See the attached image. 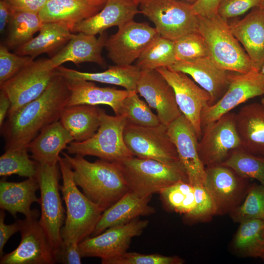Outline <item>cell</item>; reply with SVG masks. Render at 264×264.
<instances>
[{
    "mask_svg": "<svg viewBox=\"0 0 264 264\" xmlns=\"http://www.w3.org/2000/svg\"><path fill=\"white\" fill-rule=\"evenodd\" d=\"M70 97L68 81L57 71L39 97L8 116L0 127L5 150L28 149L43 128L59 120Z\"/></svg>",
    "mask_w": 264,
    "mask_h": 264,
    "instance_id": "cell-1",
    "label": "cell"
},
{
    "mask_svg": "<svg viewBox=\"0 0 264 264\" xmlns=\"http://www.w3.org/2000/svg\"><path fill=\"white\" fill-rule=\"evenodd\" d=\"M62 154L72 169L76 185L105 210L129 191L118 163L101 159L91 162L80 155Z\"/></svg>",
    "mask_w": 264,
    "mask_h": 264,
    "instance_id": "cell-2",
    "label": "cell"
},
{
    "mask_svg": "<svg viewBox=\"0 0 264 264\" xmlns=\"http://www.w3.org/2000/svg\"><path fill=\"white\" fill-rule=\"evenodd\" d=\"M58 164L63 180L60 190L66 207L61 244L79 243L92 234L105 210L80 191L74 181L72 169L64 157H60Z\"/></svg>",
    "mask_w": 264,
    "mask_h": 264,
    "instance_id": "cell-3",
    "label": "cell"
},
{
    "mask_svg": "<svg viewBox=\"0 0 264 264\" xmlns=\"http://www.w3.org/2000/svg\"><path fill=\"white\" fill-rule=\"evenodd\" d=\"M198 31L205 40L209 56L222 69L238 73L258 71L233 34L227 20L218 14L210 18L198 16Z\"/></svg>",
    "mask_w": 264,
    "mask_h": 264,
    "instance_id": "cell-4",
    "label": "cell"
},
{
    "mask_svg": "<svg viewBox=\"0 0 264 264\" xmlns=\"http://www.w3.org/2000/svg\"><path fill=\"white\" fill-rule=\"evenodd\" d=\"M117 163L129 191L140 196H152L179 181L189 182L180 163L168 164L135 156Z\"/></svg>",
    "mask_w": 264,
    "mask_h": 264,
    "instance_id": "cell-5",
    "label": "cell"
},
{
    "mask_svg": "<svg viewBox=\"0 0 264 264\" xmlns=\"http://www.w3.org/2000/svg\"><path fill=\"white\" fill-rule=\"evenodd\" d=\"M100 113V123L96 132L85 141H72L66 148L67 154L94 156L112 162H119L133 156L124 140L126 118L122 115H109L101 109Z\"/></svg>",
    "mask_w": 264,
    "mask_h": 264,
    "instance_id": "cell-6",
    "label": "cell"
},
{
    "mask_svg": "<svg viewBox=\"0 0 264 264\" xmlns=\"http://www.w3.org/2000/svg\"><path fill=\"white\" fill-rule=\"evenodd\" d=\"M139 10L161 36L173 41L198 31V16L192 4L182 0H148L140 5Z\"/></svg>",
    "mask_w": 264,
    "mask_h": 264,
    "instance_id": "cell-7",
    "label": "cell"
},
{
    "mask_svg": "<svg viewBox=\"0 0 264 264\" xmlns=\"http://www.w3.org/2000/svg\"><path fill=\"white\" fill-rule=\"evenodd\" d=\"M58 164H38L36 176L41 195L39 222L56 251L62 242L61 229L66 219L59 193Z\"/></svg>",
    "mask_w": 264,
    "mask_h": 264,
    "instance_id": "cell-8",
    "label": "cell"
},
{
    "mask_svg": "<svg viewBox=\"0 0 264 264\" xmlns=\"http://www.w3.org/2000/svg\"><path fill=\"white\" fill-rule=\"evenodd\" d=\"M57 73L50 59L40 58L0 85L11 102L8 116L39 97Z\"/></svg>",
    "mask_w": 264,
    "mask_h": 264,
    "instance_id": "cell-9",
    "label": "cell"
},
{
    "mask_svg": "<svg viewBox=\"0 0 264 264\" xmlns=\"http://www.w3.org/2000/svg\"><path fill=\"white\" fill-rule=\"evenodd\" d=\"M123 137L126 146L133 156L168 164L180 163L176 146L168 133L167 126L162 124L143 127L127 123Z\"/></svg>",
    "mask_w": 264,
    "mask_h": 264,
    "instance_id": "cell-10",
    "label": "cell"
},
{
    "mask_svg": "<svg viewBox=\"0 0 264 264\" xmlns=\"http://www.w3.org/2000/svg\"><path fill=\"white\" fill-rule=\"evenodd\" d=\"M38 210L21 220V240L17 247L0 257V264H54L56 251L41 226Z\"/></svg>",
    "mask_w": 264,
    "mask_h": 264,
    "instance_id": "cell-11",
    "label": "cell"
},
{
    "mask_svg": "<svg viewBox=\"0 0 264 264\" xmlns=\"http://www.w3.org/2000/svg\"><path fill=\"white\" fill-rule=\"evenodd\" d=\"M251 184L231 168L222 165L205 167L204 186L214 203L216 215L229 214L244 199Z\"/></svg>",
    "mask_w": 264,
    "mask_h": 264,
    "instance_id": "cell-12",
    "label": "cell"
},
{
    "mask_svg": "<svg viewBox=\"0 0 264 264\" xmlns=\"http://www.w3.org/2000/svg\"><path fill=\"white\" fill-rule=\"evenodd\" d=\"M264 95V75L257 70L245 73L230 72L229 86L221 98L212 105L206 106L201 116L204 128L248 100Z\"/></svg>",
    "mask_w": 264,
    "mask_h": 264,
    "instance_id": "cell-13",
    "label": "cell"
},
{
    "mask_svg": "<svg viewBox=\"0 0 264 264\" xmlns=\"http://www.w3.org/2000/svg\"><path fill=\"white\" fill-rule=\"evenodd\" d=\"M235 115L230 111L203 129L198 148L205 167L222 164L233 151L242 148Z\"/></svg>",
    "mask_w": 264,
    "mask_h": 264,
    "instance_id": "cell-14",
    "label": "cell"
},
{
    "mask_svg": "<svg viewBox=\"0 0 264 264\" xmlns=\"http://www.w3.org/2000/svg\"><path fill=\"white\" fill-rule=\"evenodd\" d=\"M148 224V220L137 218L84 239L79 243L82 258H99L104 264L107 261L123 255L127 252L132 238L140 236Z\"/></svg>",
    "mask_w": 264,
    "mask_h": 264,
    "instance_id": "cell-15",
    "label": "cell"
},
{
    "mask_svg": "<svg viewBox=\"0 0 264 264\" xmlns=\"http://www.w3.org/2000/svg\"><path fill=\"white\" fill-rule=\"evenodd\" d=\"M158 34L147 22L129 21L108 38L105 46L108 57L115 65H132Z\"/></svg>",
    "mask_w": 264,
    "mask_h": 264,
    "instance_id": "cell-16",
    "label": "cell"
},
{
    "mask_svg": "<svg viewBox=\"0 0 264 264\" xmlns=\"http://www.w3.org/2000/svg\"><path fill=\"white\" fill-rule=\"evenodd\" d=\"M156 70L172 87L180 111L194 127L199 140L202 133L201 113L210 101L209 93L184 73L165 67Z\"/></svg>",
    "mask_w": 264,
    "mask_h": 264,
    "instance_id": "cell-17",
    "label": "cell"
},
{
    "mask_svg": "<svg viewBox=\"0 0 264 264\" xmlns=\"http://www.w3.org/2000/svg\"><path fill=\"white\" fill-rule=\"evenodd\" d=\"M167 131L189 183L193 185H204L205 167L199 156L198 139L192 124L182 114L167 126Z\"/></svg>",
    "mask_w": 264,
    "mask_h": 264,
    "instance_id": "cell-18",
    "label": "cell"
},
{
    "mask_svg": "<svg viewBox=\"0 0 264 264\" xmlns=\"http://www.w3.org/2000/svg\"><path fill=\"white\" fill-rule=\"evenodd\" d=\"M136 90L156 110L161 124L168 126L182 114L172 87L156 69L141 71Z\"/></svg>",
    "mask_w": 264,
    "mask_h": 264,
    "instance_id": "cell-19",
    "label": "cell"
},
{
    "mask_svg": "<svg viewBox=\"0 0 264 264\" xmlns=\"http://www.w3.org/2000/svg\"><path fill=\"white\" fill-rule=\"evenodd\" d=\"M169 69L189 75L210 94L208 106L218 101L226 91L230 72L219 67L209 56L176 61Z\"/></svg>",
    "mask_w": 264,
    "mask_h": 264,
    "instance_id": "cell-20",
    "label": "cell"
},
{
    "mask_svg": "<svg viewBox=\"0 0 264 264\" xmlns=\"http://www.w3.org/2000/svg\"><path fill=\"white\" fill-rule=\"evenodd\" d=\"M104 32L98 38L82 32L73 34L67 43L50 59L56 68L66 62L76 65L82 63H94L105 67L106 63L102 56L108 39Z\"/></svg>",
    "mask_w": 264,
    "mask_h": 264,
    "instance_id": "cell-21",
    "label": "cell"
},
{
    "mask_svg": "<svg viewBox=\"0 0 264 264\" xmlns=\"http://www.w3.org/2000/svg\"><path fill=\"white\" fill-rule=\"evenodd\" d=\"M229 25L255 68L260 71L264 64V8L254 7L242 19Z\"/></svg>",
    "mask_w": 264,
    "mask_h": 264,
    "instance_id": "cell-22",
    "label": "cell"
},
{
    "mask_svg": "<svg viewBox=\"0 0 264 264\" xmlns=\"http://www.w3.org/2000/svg\"><path fill=\"white\" fill-rule=\"evenodd\" d=\"M138 6L130 0H108L99 12L76 24L71 32L95 36L110 27H119L140 13Z\"/></svg>",
    "mask_w": 264,
    "mask_h": 264,
    "instance_id": "cell-23",
    "label": "cell"
},
{
    "mask_svg": "<svg viewBox=\"0 0 264 264\" xmlns=\"http://www.w3.org/2000/svg\"><path fill=\"white\" fill-rule=\"evenodd\" d=\"M151 196H142L129 191L103 212L92 233L93 236L100 234L109 227L154 213V208L149 204Z\"/></svg>",
    "mask_w": 264,
    "mask_h": 264,
    "instance_id": "cell-24",
    "label": "cell"
},
{
    "mask_svg": "<svg viewBox=\"0 0 264 264\" xmlns=\"http://www.w3.org/2000/svg\"><path fill=\"white\" fill-rule=\"evenodd\" d=\"M105 3L102 0H48L39 15L43 22L63 23L71 31L76 24L99 12Z\"/></svg>",
    "mask_w": 264,
    "mask_h": 264,
    "instance_id": "cell-25",
    "label": "cell"
},
{
    "mask_svg": "<svg viewBox=\"0 0 264 264\" xmlns=\"http://www.w3.org/2000/svg\"><path fill=\"white\" fill-rule=\"evenodd\" d=\"M236 130L242 148L264 157V106L253 103L243 106L235 115Z\"/></svg>",
    "mask_w": 264,
    "mask_h": 264,
    "instance_id": "cell-26",
    "label": "cell"
},
{
    "mask_svg": "<svg viewBox=\"0 0 264 264\" xmlns=\"http://www.w3.org/2000/svg\"><path fill=\"white\" fill-rule=\"evenodd\" d=\"M74 138L59 121L43 128L30 142L28 150L38 164H58L60 153L66 149Z\"/></svg>",
    "mask_w": 264,
    "mask_h": 264,
    "instance_id": "cell-27",
    "label": "cell"
},
{
    "mask_svg": "<svg viewBox=\"0 0 264 264\" xmlns=\"http://www.w3.org/2000/svg\"><path fill=\"white\" fill-rule=\"evenodd\" d=\"M36 176L27 178L20 182H9L4 177L0 181V208L8 211L13 217L17 213L23 214L25 217L33 215L36 209L32 210L34 202L40 203V198L36 195L39 189Z\"/></svg>",
    "mask_w": 264,
    "mask_h": 264,
    "instance_id": "cell-28",
    "label": "cell"
},
{
    "mask_svg": "<svg viewBox=\"0 0 264 264\" xmlns=\"http://www.w3.org/2000/svg\"><path fill=\"white\" fill-rule=\"evenodd\" d=\"M70 97L67 106L78 105L110 106L117 115L123 100L132 91L113 88L99 87L92 81L68 80Z\"/></svg>",
    "mask_w": 264,
    "mask_h": 264,
    "instance_id": "cell-29",
    "label": "cell"
},
{
    "mask_svg": "<svg viewBox=\"0 0 264 264\" xmlns=\"http://www.w3.org/2000/svg\"><path fill=\"white\" fill-rule=\"evenodd\" d=\"M59 73L68 80H87L122 87L130 91H136L137 84L141 70L135 65L110 66L102 72H86L60 66L56 68Z\"/></svg>",
    "mask_w": 264,
    "mask_h": 264,
    "instance_id": "cell-30",
    "label": "cell"
},
{
    "mask_svg": "<svg viewBox=\"0 0 264 264\" xmlns=\"http://www.w3.org/2000/svg\"><path fill=\"white\" fill-rule=\"evenodd\" d=\"M39 32L36 37L15 49V53L34 58L44 53L51 54L64 47L73 35L66 24L57 22H43Z\"/></svg>",
    "mask_w": 264,
    "mask_h": 264,
    "instance_id": "cell-31",
    "label": "cell"
},
{
    "mask_svg": "<svg viewBox=\"0 0 264 264\" xmlns=\"http://www.w3.org/2000/svg\"><path fill=\"white\" fill-rule=\"evenodd\" d=\"M100 109L88 105L67 106L59 121L74 141L82 142L91 137L98 130L100 123Z\"/></svg>",
    "mask_w": 264,
    "mask_h": 264,
    "instance_id": "cell-32",
    "label": "cell"
},
{
    "mask_svg": "<svg viewBox=\"0 0 264 264\" xmlns=\"http://www.w3.org/2000/svg\"><path fill=\"white\" fill-rule=\"evenodd\" d=\"M231 246L238 255L260 258L264 262V220L249 219L240 222Z\"/></svg>",
    "mask_w": 264,
    "mask_h": 264,
    "instance_id": "cell-33",
    "label": "cell"
},
{
    "mask_svg": "<svg viewBox=\"0 0 264 264\" xmlns=\"http://www.w3.org/2000/svg\"><path fill=\"white\" fill-rule=\"evenodd\" d=\"M159 193L168 209L183 214L189 221H197L198 200L194 185L188 181H179Z\"/></svg>",
    "mask_w": 264,
    "mask_h": 264,
    "instance_id": "cell-34",
    "label": "cell"
},
{
    "mask_svg": "<svg viewBox=\"0 0 264 264\" xmlns=\"http://www.w3.org/2000/svg\"><path fill=\"white\" fill-rule=\"evenodd\" d=\"M141 70L169 67L176 62L175 42L158 34L147 45L136 61Z\"/></svg>",
    "mask_w": 264,
    "mask_h": 264,
    "instance_id": "cell-35",
    "label": "cell"
},
{
    "mask_svg": "<svg viewBox=\"0 0 264 264\" xmlns=\"http://www.w3.org/2000/svg\"><path fill=\"white\" fill-rule=\"evenodd\" d=\"M43 23L38 13L12 9L6 46L15 49L27 43L39 31Z\"/></svg>",
    "mask_w": 264,
    "mask_h": 264,
    "instance_id": "cell-36",
    "label": "cell"
},
{
    "mask_svg": "<svg viewBox=\"0 0 264 264\" xmlns=\"http://www.w3.org/2000/svg\"><path fill=\"white\" fill-rule=\"evenodd\" d=\"M117 115L126 118L128 124L143 127H154L161 122L150 106L141 100L136 91H132L122 101Z\"/></svg>",
    "mask_w": 264,
    "mask_h": 264,
    "instance_id": "cell-37",
    "label": "cell"
},
{
    "mask_svg": "<svg viewBox=\"0 0 264 264\" xmlns=\"http://www.w3.org/2000/svg\"><path fill=\"white\" fill-rule=\"evenodd\" d=\"M27 148L8 150L0 157V176L13 174L27 178L36 176L38 163L30 158Z\"/></svg>",
    "mask_w": 264,
    "mask_h": 264,
    "instance_id": "cell-38",
    "label": "cell"
},
{
    "mask_svg": "<svg viewBox=\"0 0 264 264\" xmlns=\"http://www.w3.org/2000/svg\"><path fill=\"white\" fill-rule=\"evenodd\" d=\"M222 165L231 168L241 176L256 179L264 186V157L254 155L241 148L233 151Z\"/></svg>",
    "mask_w": 264,
    "mask_h": 264,
    "instance_id": "cell-39",
    "label": "cell"
},
{
    "mask_svg": "<svg viewBox=\"0 0 264 264\" xmlns=\"http://www.w3.org/2000/svg\"><path fill=\"white\" fill-rule=\"evenodd\" d=\"M229 214L239 223L249 219L264 220V186L251 183L243 201Z\"/></svg>",
    "mask_w": 264,
    "mask_h": 264,
    "instance_id": "cell-40",
    "label": "cell"
},
{
    "mask_svg": "<svg viewBox=\"0 0 264 264\" xmlns=\"http://www.w3.org/2000/svg\"><path fill=\"white\" fill-rule=\"evenodd\" d=\"M174 42L176 61L209 56L205 40L198 31L189 33Z\"/></svg>",
    "mask_w": 264,
    "mask_h": 264,
    "instance_id": "cell-41",
    "label": "cell"
},
{
    "mask_svg": "<svg viewBox=\"0 0 264 264\" xmlns=\"http://www.w3.org/2000/svg\"><path fill=\"white\" fill-rule=\"evenodd\" d=\"M34 58L13 53L3 44L0 45V85L11 79L34 61Z\"/></svg>",
    "mask_w": 264,
    "mask_h": 264,
    "instance_id": "cell-42",
    "label": "cell"
},
{
    "mask_svg": "<svg viewBox=\"0 0 264 264\" xmlns=\"http://www.w3.org/2000/svg\"><path fill=\"white\" fill-rule=\"evenodd\" d=\"M183 263L184 261L177 256L127 252L107 261L104 264H182Z\"/></svg>",
    "mask_w": 264,
    "mask_h": 264,
    "instance_id": "cell-43",
    "label": "cell"
},
{
    "mask_svg": "<svg viewBox=\"0 0 264 264\" xmlns=\"http://www.w3.org/2000/svg\"><path fill=\"white\" fill-rule=\"evenodd\" d=\"M262 0H221L218 14L222 18L228 19L241 15L250 9L260 6Z\"/></svg>",
    "mask_w": 264,
    "mask_h": 264,
    "instance_id": "cell-44",
    "label": "cell"
},
{
    "mask_svg": "<svg viewBox=\"0 0 264 264\" xmlns=\"http://www.w3.org/2000/svg\"><path fill=\"white\" fill-rule=\"evenodd\" d=\"M57 263L64 264H81L82 258L79 243L71 242L66 244H61L56 251Z\"/></svg>",
    "mask_w": 264,
    "mask_h": 264,
    "instance_id": "cell-45",
    "label": "cell"
},
{
    "mask_svg": "<svg viewBox=\"0 0 264 264\" xmlns=\"http://www.w3.org/2000/svg\"><path fill=\"white\" fill-rule=\"evenodd\" d=\"M5 217L4 210L1 209L0 212V257L3 255V248L8 240L15 233L20 231L21 227L20 220L11 224H5Z\"/></svg>",
    "mask_w": 264,
    "mask_h": 264,
    "instance_id": "cell-46",
    "label": "cell"
},
{
    "mask_svg": "<svg viewBox=\"0 0 264 264\" xmlns=\"http://www.w3.org/2000/svg\"><path fill=\"white\" fill-rule=\"evenodd\" d=\"M16 11L38 13L43 8L48 0H3Z\"/></svg>",
    "mask_w": 264,
    "mask_h": 264,
    "instance_id": "cell-47",
    "label": "cell"
},
{
    "mask_svg": "<svg viewBox=\"0 0 264 264\" xmlns=\"http://www.w3.org/2000/svg\"><path fill=\"white\" fill-rule=\"evenodd\" d=\"M221 0H197L192 4L197 16L210 18L218 14L219 5Z\"/></svg>",
    "mask_w": 264,
    "mask_h": 264,
    "instance_id": "cell-48",
    "label": "cell"
},
{
    "mask_svg": "<svg viewBox=\"0 0 264 264\" xmlns=\"http://www.w3.org/2000/svg\"><path fill=\"white\" fill-rule=\"evenodd\" d=\"M12 16V9L3 0H0V33L3 34L9 25Z\"/></svg>",
    "mask_w": 264,
    "mask_h": 264,
    "instance_id": "cell-49",
    "label": "cell"
},
{
    "mask_svg": "<svg viewBox=\"0 0 264 264\" xmlns=\"http://www.w3.org/2000/svg\"><path fill=\"white\" fill-rule=\"evenodd\" d=\"M11 106L10 100L3 90L0 91V126L2 127Z\"/></svg>",
    "mask_w": 264,
    "mask_h": 264,
    "instance_id": "cell-50",
    "label": "cell"
},
{
    "mask_svg": "<svg viewBox=\"0 0 264 264\" xmlns=\"http://www.w3.org/2000/svg\"><path fill=\"white\" fill-rule=\"evenodd\" d=\"M130 0L134 3L135 4L139 5L145 2L148 0Z\"/></svg>",
    "mask_w": 264,
    "mask_h": 264,
    "instance_id": "cell-51",
    "label": "cell"
},
{
    "mask_svg": "<svg viewBox=\"0 0 264 264\" xmlns=\"http://www.w3.org/2000/svg\"><path fill=\"white\" fill-rule=\"evenodd\" d=\"M184 1H186L190 4H193L197 0H182Z\"/></svg>",
    "mask_w": 264,
    "mask_h": 264,
    "instance_id": "cell-52",
    "label": "cell"
},
{
    "mask_svg": "<svg viewBox=\"0 0 264 264\" xmlns=\"http://www.w3.org/2000/svg\"><path fill=\"white\" fill-rule=\"evenodd\" d=\"M260 73H261L262 74H263L264 75V64L262 66V67H261V68L260 69Z\"/></svg>",
    "mask_w": 264,
    "mask_h": 264,
    "instance_id": "cell-53",
    "label": "cell"
},
{
    "mask_svg": "<svg viewBox=\"0 0 264 264\" xmlns=\"http://www.w3.org/2000/svg\"><path fill=\"white\" fill-rule=\"evenodd\" d=\"M260 7H264V0H262V2L261 4L260 5Z\"/></svg>",
    "mask_w": 264,
    "mask_h": 264,
    "instance_id": "cell-54",
    "label": "cell"
},
{
    "mask_svg": "<svg viewBox=\"0 0 264 264\" xmlns=\"http://www.w3.org/2000/svg\"><path fill=\"white\" fill-rule=\"evenodd\" d=\"M261 103L262 104V105L264 106V97L262 98Z\"/></svg>",
    "mask_w": 264,
    "mask_h": 264,
    "instance_id": "cell-55",
    "label": "cell"
},
{
    "mask_svg": "<svg viewBox=\"0 0 264 264\" xmlns=\"http://www.w3.org/2000/svg\"><path fill=\"white\" fill-rule=\"evenodd\" d=\"M103 1H104V2H106L108 0H102Z\"/></svg>",
    "mask_w": 264,
    "mask_h": 264,
    "instance_id": "cell-56",
    "label": "cell"
}]
</instances>
